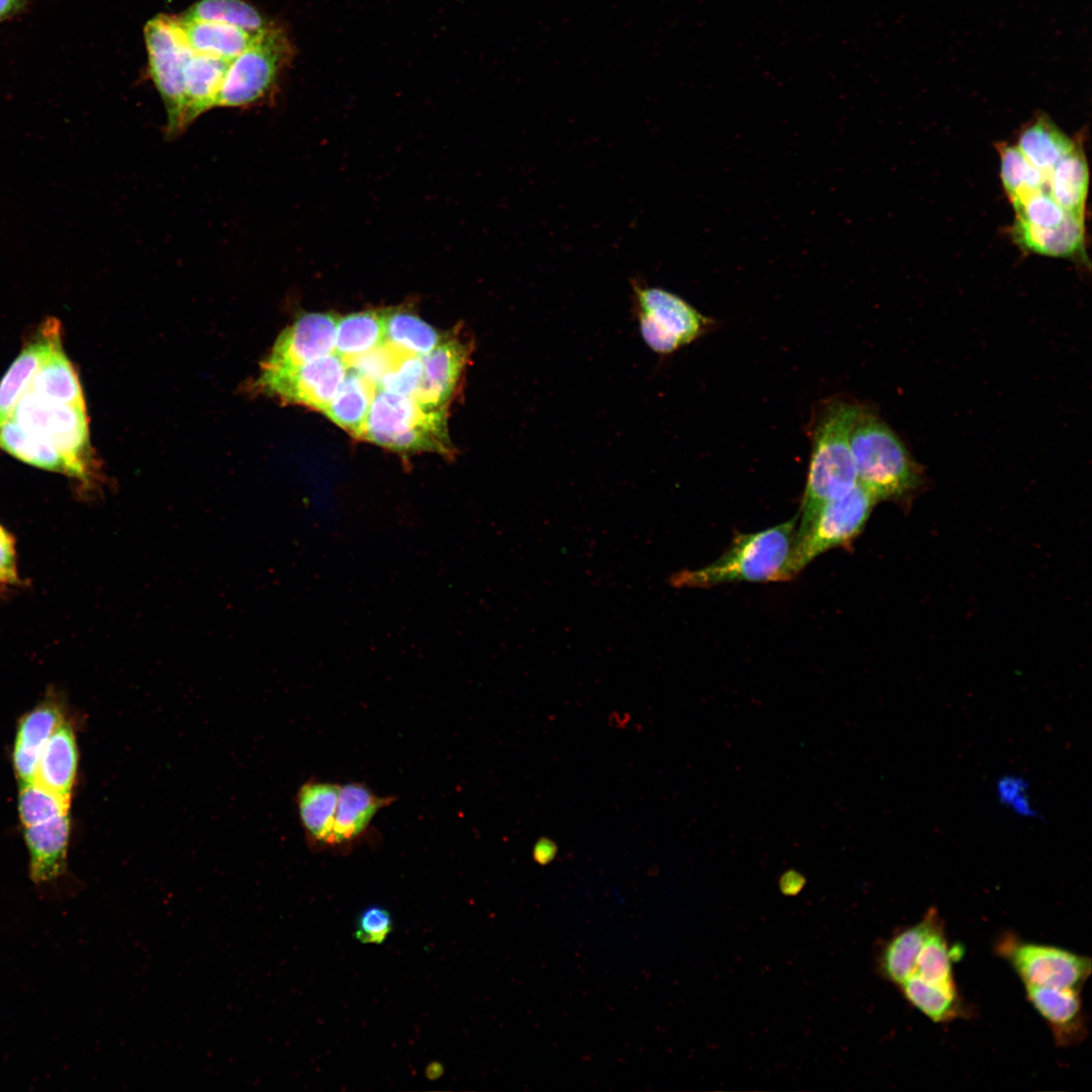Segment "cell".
<instances>
[{
    "mask_svg": "<svg viewBox=\"0 0 1092 1092\" xmlns=\"http://www.w3.org/2000/svg\"><path fill=\"white\" fill-rule=\"evenodd\" d=\"M798 515L787 522L754 533L738 534L729 548L713 562L695 569H681L667 578L674 588H707L740 582H768L791 579L792 556Z\"/></svg>",
    "mask_w": 1092,
    "mask_h": 1092,
    "instance_id": "1",
    "label": "cell"
},
{
    "mask_svg": "<svg viewBox=\"0 0 1092 1092\" xmlns=\"http://www.w3.org/2000/svg\"><path fill=\"white\" fill-rule=\"evenodd\" d=\"M859 410V405L847 401L831 402L815 427L795 542L826 504L844 495L857 483L849 437Z\"/></svg>",
    "mask_w": 1092,
    "mask_h": 1092,
    "instance_id": "2",
    "label": "cell"
},
{
    "mask_svg": "<svg viewBox=\"0 0 1092 1092\" xmlns=\"http://www.w3.org/2000/svg\"><path fill=\"white\" fill-rule=\"evenodd\" d=\"M849 442L857 482L877 502L907 504L924 486L921 466L894 431L873 413L860 407Z\"/></svg>",
    "mask_w": 1092,
    "mask_h": 1092,
    "instance_id": "3",
    "label": "cell"
},
{
    "mask_svg": "<svg viewBox=\"0 0 1092 1092\" xmlns=\"http://www.w3.org/2000/svg\"><path fill=\"white\" fill-rule=\"evenodd\" d=\"M362 439L396 452L452 456L447 411L426 408L414 397L377 389Z\"/></svg>",
    "mask_w": 1092,
    "mask_h": 1092,
    "instance_id": "4",
    "label": "cell"
},
{
    "mask_svg": "<svg viewBox=\"0 0 1092 1092\" xmlns=\"http://www.w3.org/2000/svg\"><path fill=\"white\" fill-rule=\"evenodd\" d=\"M293 56L287 32L272 23L231 61L214 107L242 108L265 99L276 89Z\"/></svg>",
    "mask_w": 1092,
    "mask_h": 1092,
    "instance_id": "5",
    "label": "cell"
},
{
    "mask_svg": "<svg viewBox=\"0 0 1092 1092\" xmlns=\"http://www.w3.org/2000/svg\"><path fill=\"white\" fill-rule=\"evenodd\" d=\"M10 419L25 431L48 440L67 461L70 476L84 482L94 477L85 405L47 400L27 389Z\"/></svg>",
    "mask_w": 1092,
    "mask_h": 1092,
    "instance_id": "6",
    "label": "cell"
},
{
    "mask_svg": "<svg viewBox=\"0 0 1092 1092\" xmlns=\"http://www.w3.org/2000/svg\"><path fill=\"white\" fill-rule=\"evenodd\" d=\"M149 71L167 113L166 132L174 138L183 132L185 112V70L194 52L189 47L177 16L157 15L145 25Z\"/></svg>",
    "mask_w": 1092,
    "mask_h": 1092,
    "instance_id": "7",
    "label": "cell"
},
{
    "mask_svg": "<svg viewBox=\"0 0 1092 1092\" xmlns=\"http://www.w3.org/2000/svg\"><path fill=\"white\" fill-rule=\"evenodd\" d=\"M632 302L647 346L667 355L700 338L712 321L685 299L659 287L632 281Z\"/></svg>",
    "mask_w": 1092,
    "mask_h": 1092,
    "instance_id": "8",
    "label": "cell"
},
{
    "mask_svg": "<svg viewBox=\"0 0 1092 1092\" xmlns=\"http://www.w3.org/2000/svg\"><path fill=\"white\" fill-rule=\"evenodd\" d=\"M995 951L1010 964L1023 985L1082 990L1091 974V960L1068 949L1025 941L1002 933Z\"/></svg>",
    "mask_w": 1092,
    "mask_h": 1092,
    "instance_id": "9",
    "label": "cell"
},
{
    "mask_svg": "<svg viewBox=\"0 0 1092 1092\" xmlns=\"http://www.w3.org/2000/svg\"><path fill=\"white\" fill-rule=\"evenodd\" d=\"M877 500L857 482L847 493L829 502L806 533L795 542L792 569L797 574L820 554L849 543L863 529Z\"/></svg>",
    "mask_w": 1092,
    "mask_h": 1092,
    "instance_id": "10",
    "label": "cell"
},
{
    "mask_svg": "<svg viewBox=\"0 0 1092 1092\" xmlns=\"http://www.w3.org/2000/svg\"><path fill=\"white\" fill-rule=\"evenodd\" d=\"M345 360L333 353L309 363L279 371H261L254 388L285 402L324 412L347 374Z\"/></svg>",
    "mask_w": 1092,
    "mask_h": 1092,
    "instance_id": "11",
    "label": "cell"
},
{
    "mask_svg": "<svg viewBox=\"0 0 1092 1092\" xmlns=\"http://www.w3.org/2000/svg\"><path fill=\"white\" fill-rule=\"evenodd\" d=\"M337 321L332 313L300 315L277 338L261 371L286 370L335 353Z\"/></svg>",
    "mask_w": 1092,
    "mask_h": 1092,
    "instance_id": "12",
    "label": "cell"
},
{
    "mask_svg": "<svg viewBox=\"0 0 1092 1092\" xmlns=\"http://www.w3.org/2000/svg\"><path fill=\"white\" fill-rule=\"evenodd\" d=\"M472 352L471 341L454 333L422 355L421 383L412 397L426 408L446 407L454 394Z\"/></svg>",
    "mask_w": 1092,
    "mask_h": 1092,
    "instance_id": "13",
    "label": "cell"
},
{
    "mask_svg": "<svg viewBox=\"0 0 1092 1092\" xmlns=\"http://www.w3.org/2000/svg\"><path fill=\"white\" fill-rule=\"evenodd\" d=\"M1028 1002L1049 1025L1061 1048L1081 1043L1087 1035V1018L1081 990L1023 985Z\"/></svg>",
    "mask_w": 1092,
    "mask_h": 1092,
    "instance_id": "14",
    "label": "cell"
},
{
    "mask_svg": "<svg viewBox=\"0 0 1092 1092\" xmlns=\"http://www.w3.org/2000/svg\"><path fill=\"white\" fill-rule=\"evenodd\" d=\"M62 344L61 324L48 317L25 344L0 382V425L11 414L43 361Z\"/></svg>",
    "mask_w": 1092,
    "mask_h": 1092,
    "instance_id": "15",
    "label": "cell"
},
{
    "mask_svg": "<svg viewBox=\"0 0 1092 1092\" xmlns=\"http://www.w3.org/2000/svg\"><path fill=\"white\" fill-rule=\"evenodd\" d=\"M394 801V797H380L361 783L341 785L330 849H351L363 839L375 815Z\"/></svg>",
    "mask_w": 1092,
    "mask_h": 1092,
    "instance_id": "16",
    "label": "cell"
},
{
    "mask_svg": "<svg viewBox=\"0 0 1092 1092\" xmlns=\"http://www.w3.org/2000/svg\"><path fill=\"white\" fill-rule=\"evenodd\" d=\"M64 720L60 703L51 698L20 719L12 753L13 767L20 786L34 781L41 751Z\"/></svg>",
    "mask_w": 1092,
    "mask_h": 1092,
    "instance_id": "17",
    "label": "cell"
},
{
    "mask_svg": "<svg viewBox=\"0 0 1092 1092\" xmlns=\"http://www.w3.org/2000/svg\"><path fill=\"white\" fill-rule=\"evenodd\" d=\"M70 831L69 814L24 827L29 876L34 884L54 882L65 874Z\"/></svg>",
    "mask_w": 1092,
    "mask_h": 1092,
    "instance_id": "18",
    "label": "cell"
},
{
    "mask_svg": "<svg viewBox=\"0 0 1092 1092\" xmlns=\"http://www.w3.org/2000/svg\"><path fill=\"white\" fill-rule=\"evenodd\" d=\"M943 921L935 908H929L913 925L899 930L886 941L877 958L882 977L895 986L913 974L915 961L926 938Z\"/></svg>",
    "mask_w": 1092,
    "mask_h": 1092,
    "instance_id": "19",
    "label": "cell"
},
{
    "mask_svg": "<svg viewBox=\"0 0 1092 1092\" xmlns=\"http://www.w3.org/2000/svg\"><path fill=\"white\" fill-rule=\"evenodd\" d=\"M1085 216L1068 212L1062 222L1041 228L1016 219L1012 237L1027 252L1060 258H1075L1085 251Z\"/></svg>",
    "mask_w": 1092,
    "mask_h": 1092,
    "instance_id": "20",
    "label": "cell"
},
{
    "mask_svg": "<svg viewBox=\"0 0 1092 1092\" xmlns=\"http://www.w3.org/2000/svg\"><path fill=\"white\" fill-rule=\"evenodd\" d=\"M78 767V748L72 725L65 720L54 731L38 759L34 782L71 801Z\"/></svg>",
    "mask_w": 1092,
    "mask_h": 1092,
    "instance_id": "21",
    "label": "cell"
},
{
    "mask_svg": "<svg viewBox=\"0 0 1092 1092\" xmlns=\"http://www.w3.org/2000/svg\"><path fill=\"white\" fill-rule=\"evenodd\" d=\"M341 785L309 781L297 793V809L307 841L314 849H330Z\"/></svg>",
    "mask_w": 1092,
    "mask_h": 1092,
    "instance_id": "22",
    "label": "cell"
},
{
    "mask_svg": "<svg viewBox=\"0 0 1092 1092\" xmlns=\"http://www.w3.org/2000/svg\"><path fill=\"white\" fill-rule=\"evenodd\" d=\"M183 34L195 54L233 61L242 54L260 32L216 21L187 19L177 16Z\"/></svg>",
    "mask_w": 1092,
    "mask_h": 1092,
    "instance_id": "23",
    "label": "cell"
},
{
    "mask_svg": "<svg viewBox=\"0 0 1092 1092\" xmlns=\"http://www.w3.org/2000/svg\"><path fill=\"white\" fill-rule=\"evenodd\" d=\"M231 61L193 54L185 70V112L187 128L199 115L215 106Z\"/></svg>",
    "mask_w": 1092,
    "mask_h": 1092,
    "instance_id": "24",
    "label": "cell"
},
{
    "mask_svg": "<svg viewBox=\"0 0 1092 1092\" xmlns=\"http://www.w3.org/2000/svg\"><path fill=\"white\" fill-rule=\"evenodd\" d=\"M1016 146L1033 167L1048 175L1077 147L1069 135L1043 114L1020 130Z\"/></svg>",
    "mask_w": 1092,
    "mask_h": 1092,
    "instance_id": "25",
    "label": "cell"
},
{
    "mask_svg": "<svg viewBox=\"0 0 1092 1092\" xmlns=\"http://www.w3.org/2000/svg\"><path fill=\"white\" fill-rule=\"evenodd\" d=\"M376 391L375 383L353 370L346 374L323 413L351 435L361 438Z\"/></svg>",
    "mask_w": 1092,
    "mask_h": 1092,
    "instance_id": "26",
    "label": "cell"
},
{
    "mask_svg": "<svg viewBox=\"0 0 1092 1092\" xmlns=\"http://www.w3.org/2000/svg\"><path fill=\"white\" fill-rule=\"evenodd\" d=\"M905 999L936 1023L971 1016L970 1006L957 988L931 984L913 974L898 986Z\"/></svg>",
    "mask_w": 1092,
    "mask_h": 1092,
    "instance_id": "27",
    "label": "cell"
},
{
    "mask_svg": "<svg viewBox=\"0 0 1092 1092\" xmlns=\"http://www.w3.org/2000/svg\"><path fill=\"white\" fill-rule=\"evenodd\" d=\"M1089 169L1081 148L1076 147L1048 175V191L1067 212L1085 216Z\"/></svg>",
    "mask_w": 1092,
    "mask_h": 1092,
    "instance_id": "28",
    "label": "cell"
},
{
    "mask_svg": "<svg viewBox=\"0 0 1092 1092\" xmlns=\"http://www.w3.org/2000/svg\"><path fill=\"white\" fill-rule=\"evenodd\" d=\"M27 389L47 400L85 405L78 374L62 344L43 361Z\"/></svg>",
    "mask_w": 1092,
    "mask_h": 1092,
    "instance_id": "29",
    "label": "cell"
},
{
    "mask_svg": "<svg viewBox=\"0 0 1092 1092\" xmlns=\"http://www.w3.org/2000/svg\"><path fill=\"white\" fill-rule=\"evenodd\" d=\"M384 309H367L338 317L335 353L348 360L385 342Z\"/></svg>",
    "mask_w": 1092,
    "mask_h": 1092,
    "instance_id": "30",
    "label": "cell"
},
{
    "mask_svg": "<svg viewBox=\"0 0 1092 1092\" xmlns=\"http://www.w3.org/2000/svg\"><path fill=\"white\" fill-rule=\"evenodd\" d=\"M0 449L32 466L70 476L68 463L60 452L48 440L25 431L12 419L0 425Z\"/></svg>",
    "mask_w": 1092,
    "mask_h": 1092,
    "instance_id": "31",
    "label": "cell"
},
{
    "mask_svg": "<svg viewBox=\"0 0 1092 1092\" xmlns=\"http://www.w3.org/2000/svg\"><path fill=\"white\" fill-rule=\"evenodd\" d=\"M436 329L404 307L386 308L385 341L399 349L422 356L443 340Z\"/></svg>",
    "mask_w": 1092,
    "mask_h": 1092,
    "instance_id": "32",
    "label": "cell"
},
{
    "mask_svg": "<svg viewBox=\"0 0 1092 1092\" xmlns=\"http://www.w3.org/2000/svg\"><path fill=\"white\" fill-rule=\"evenodd\" d=\"M998 151L1002 184L1012 205L1048 191V174L1033 167L1016 145L1002 144Z\"/></svg>",
    "mask_w": 1092,
    "mask_h": 1092,
    "instance_id": "33",
    "label": "cell"
},
{
    "mask_svg": "<svg viewBox=\"0 0 1092 1092\" xmlns=\"http://www.w3.org/2000/svg\"><path fill=\"white\" fill-rule=\"evenodd\" d=\"M961 957L960 947L949 946L943 923L924 941L917 954L913 974L931 984L957 988L952 963Z\"/></svg>",
    "mask_w": 1092,
    "mask_h": 1092,
    "instance_id": "34",
    "label": "cell"
},
{
    "mask_svg": "<svg viewBox=\"0 0 1092 1092\" xmlns=\"http://www.w3.org/2000/svg\"><path fill=\"white\" fill-rule=\"evenodd\" d=\"M182 17L222 22L252 32L262 31L272 24L244 0H199Z\"/></svg>",
    "mask_w": 1092,
    "mask_h": 1092,
    "instance_id": "35",
    "label": "cell"
},
{
    "mask_svg": "<svg viewBox=\"0 0 1092 1092\" xmlns=\"http://www.w3.org/2000/svg\"><path fill=\"white\" fill-rule=\"evenodd\" d=\"M70 800L43 788L36 782L20 786L18 812L24 827L69 814Z\"/></svg>",
    "mask_w": 1092,
    "mask_h": 1092,
    "instance_id": "36",
    "label": "cell"
},
{
    "mask_svg": "<svg viewBox=\"0 0 1092 1092\" xmlns=\"http://www.w3.org/2000/svg\"><path fill=\"white\" fill-rule=\"evenodd\" d=\"M995 797L1003 808L1016 817L1026 820L1040 818V812L1030 794L1029 783L1020 775L1000 776L995 782Z\"/></svg>",
    "mask_w": 1092,
    "mask_h": 1092,
    "instance_id": "37",
    "label": "cell"
},
{
    "mask_svg": "<svg viewBox=\"0 0 1092 1092\" xmlns=\"http://www.w3.org/2000/svg\"><path fill=\"white\" fill-rule=\"evenodd\" d=\"M1016 219L1041 228L1055 226L1067 215L1049 191L1037 192L1013 205Z\"/></svg>",
    "mask_w": 1092,
    "mask_h": 1092,
    "instance_id": "38",
    "label": "cell"
},
{
    "mask_svg": "<svg viewBox=\"0 0 1092 1092\" xmlns=\"http://www.w3.org/2000/svg\"><path fill=\"white\" fill-rule=\"evenodd\" d=\"M422 374L421 356L408 353L380 379L377 389L413 396L421 383Z\"/></svg>",
    "mask_w": 1092,
    "mask_h": 1092,
    "instance_id": "39",
    "label": "cell"
},
{
    "mask_svg": "<svg viewBox=\"0 0 1092 1092\" xmlns=\"http://www.w3.org/2000/svg\"><path fill=\"white\" fill-rule=\"evenodd\" d=\"M393 928L390 912L383 906L372 905L364 908L358 915L355 937L365 944H380Z\"/></svg>",
    "mask_w": 1092,
    "mask_h": 1092,
    "instance_id": "40",
    "label": "cell"
},
{
    "mask_svg": "<svg viewBox=\"0 0 1092 1092\" xmlns=\"http://www.w3.org/2000/svg\"><path fill=\"white\" fill-rule=\"evenodd\" d=\"M16 577L14 542L8 532L0 526V582H14Z\"/></svg>",
    "mask_w": 1092,
    "mask_h": 1092,
    "instance_id": "41",
    "label": "cell"
},
{
    "mask_svg": "<svg viewBox=\"0 0 1092 1092\" xmlns=\"http://www.w3.org/2000/svg\"><path fill=\"white\" fill-rule=\"evenodd\" d=\"M806 886L805 876L795 870L784 872L779 879V889L785 896H797Z\"/></svg>",
    "mask_w": 1092,
    "mask_h": 1092,
    "instance_id": "42",
    "label": "cell"
},
{
    "mask_svg": "<svg viewBox=\"0 0 1092 1092\" xmlns=\"http://www.w3.org/2000/svg\"><path fill=\"white\" fill-rule=\"evenodd\" d=\"M27 0H0V21L21 9Z\"/></svg>",
    "mask_w": 1092,
    "mask_h": 1092,
    "instance_id": "43",
    "label": "cell"
}]
</instances>
